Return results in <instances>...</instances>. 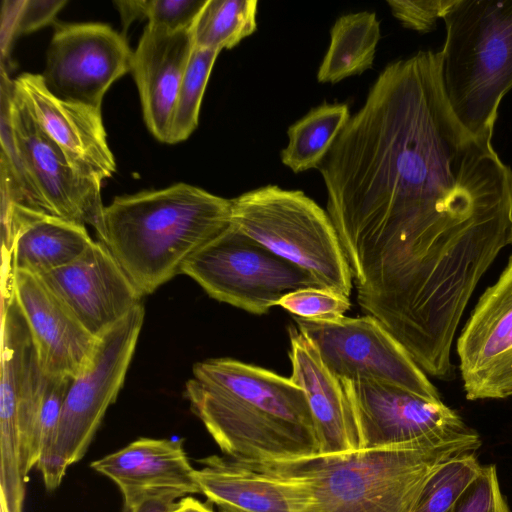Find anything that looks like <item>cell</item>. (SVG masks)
<instances>
[{"label": "cell", "mask_w": 512, "mask_h": 512, "mask_svg": "<svg viewBox=\"0 0 512 512\" xmlns=\"http://www.w3.org/2000/svg\"><path fill=\"white\" fill-rule=\"evenodd\" d=\"M443 91L440 53L388 64L318 167L327 213L368 314L462 312L512 240V170Z\"/></svg>", "instance_id": "cell-1"}, {"label": "cell", "mask_w": 512, "mask_h": 512, "mask_svg": "<svg viewBox=\"0 0 512 512\" xmlns=\"http://www.w3.org/2000/svg\"><path fill=\"white\" fill-rule=\"evenodd\" d=\"M192 371L185 397L225 456L261 463L320 454L306 395L290 378L226 357Z\"/></svg>", "instance_id": "cell-2"}, {"label": "cell", "mask_w": 512, "mask_h": 512, "mask_svg": "<svg viewBox=\"0 0 512 512\" xmlns=\"http://www.w3.org/2000/svg\"><path fill=\"white\" fill-rule=\"evenodd\" d=\"M480 446L478 433L467 426L422 443L242 463L307 483L312 503L303 512H413L427 481L443 464Z\"/></svg>", "instance_id": "cell-3"}, {"label": "cell", "mask_w": 512, "mask_h": 512, "mask_svg": "<svg viewBox=\"0 0 512 512\" xmlns=\"http://www.w3.org/2000/svg\"><path fill=\"white\" fill-rule=\"evenodd\" d=\"M231 212V199L185 183L120 196L104 207L102 242L138 290L151 294L231 225Z\"/></svg>", "instance_id": "cell-4"}, {"label": "cell", "mask_w": 512, "mask_h": 512, "mask_svg": "<svg viewBox=\"0 0 512 512\" xmlns=\"http://www.w3.org/2000/svg\"><path fill=\"white\" fill-rule=\"evenodd\" d=\"M442 19L446 100L470 134L492 137L501 99L512 88V0H454Z\"/></svg>", "instance_id": "cell-5"}, {"label": "cell", "mask_w": 512, "mask_h": 512, "mask_svg": "<svg viewBox=\"0 0 512 512\" xmlns=\"http://www.w3.org/2000/svg\"><path fill=\"white\" fill-rule=\"evenodd\" d=\"M231 201L235 228L309 272L322 288L349 297L352 275L338 233L303 191L266 185Z\"/></svg>", "instance_id": "cell-6"}, {"label": "cell", "mask_w": 512, "mask_h": 512, "mask_svg": "<svg viewBox=\"0 0 512 512\" xmlns=\"http://www.w3.org/2000/svg\"><path fill=\"white\" fill-rule=\"evenodd\" d=\"M142 303L98 338L90 365L73 379L55 434L36 468L45 488L57 489L67 469L86 454L108 407L120 392L143 325Z\"/></svg>", "instance_id": "cell-7"}, {"label": "cell", "mask_w": 512, "mask_h": 512, "mask_svg": "<svg viewBox=\"0 0 512 512\" xmlns=\"http://www.w3.org/2000/svg\"><path fill=\"white\" fill-rule=\"evenodd\" d=\"M46 381L10 286L2 290L0 493L11 508L23 505L26 478L36 467L33 437Z\"/></svg>", "instance_id": "cell-8"}, {"label": "cell", "mask_w": 512, "mask_h": 512, "mask_svg": "<svg viewBox=\"0 0 512 512\" xmlns=\"http://www.w3.org/2000/svg\"><path fill=\"white\" fill-rule=\"evenodd\" d=\"M181 274L211 298L256 315L266 314L289 292L321 287L309 272L249 238L232 222L186 261Z\"/></svg>", "instance_id": "cell-9"}, {"label": "cell", "mask_w": 512, "mask_h": 512, "mask_svg": "<svg viewBox=\"0 0 512 512\" xmlns=\"http://www.w3.org/2000/svg\"><path fill=\"white\" fill-rule=\"evenodd\" d=\"M19 185L36 211L92 226L104 237L101 183L85 176L42 131L14 92L9 103Z\"/></svg>", "instance_id": "cell-10"}, {"label": "cell", "mask_w": 512, "mask_h": 512, "mask_svg": "<svg viewBox=\"0 0 512 512\" xmlns=\"http://www.w3.org/2000/svg\"><path fill=\"white\" fill-rule=\"evenodd\" d=\"M294 320L337 379L382 381L441 400L424 371L374 317L344 316L334 321L294 317Z\"/></svg>", "instance_id": "cell-11"}, {"label": "cell", "mask_w": 512, "mask_h": 512, "mask_svg": "<svg viewBox=\"0 0 512 512\" xmlns=\"http://www.w3.org/2000/svg\"><path fill=\"white\" fill-rule=\"evenodd\" d=\"M125 37L102 23L58 25L41 74L56 97L101 109L110 86L132 69Z\"/></svg>", "instance_id": "cell-12"}, {"label": "cell", "mask_w": 512, "mask_h": 512, "mask_svg": "<svg viewBox=\"0 0 512 512\" xmlns=\"http://www.w3.org/2000/svg\"><path fill=\"white\" fill-rule=\"evenodd\" d=\"M340 382L356 421L361 449L422 443L467 427L442 400L382 381Z\"/></svg>", "instance_id": "cell-13"}, {"label": "cell", "mask_w": 512, "mask_h": 512, "mask_svg": "<svg viewBox=\"0 0 512 512\" xmlns=\"http://www.w3.org/2000/svg\"><path fill=\"white\" fill-rule=\"evenodd\" d=\"M457 353L468 400L512 396V255L467 320Z\"/></svg>", "instance_id": "cell-14"}, {"label": "cell", "mask_w": 512, "mask_h": 512, "mask_svg": "<svg viewBox=\"0 0 512 512\" xmlns=\"http://www.w3.org/2000/svg\"><path fill=\"white\" fill-rule=\"evenodd\" d=\"M38 276L96 338L126 317L144 296L100 240L73 262Z\"/></svg>", "instance_id": "cell-15"}, {"label": "cell", "mask_w": 512, "mask_h": 512, "mask_svg": "<svg viewBox=\"0 0 512 512\" xmlns=\"http://www.w3.org/2000/svg\"><path fill=\"white\" fill-rule=\"evenodd\" d=\"M11 290L48 378H76L90 365L98 344L71 309L40 276L11 272Z\"/></svg>", "instance_id": "cell-16"}, {"label": "cell", "mask_w": 512, "mask_h": 512, "mask_svg": "<svg viewBox=\"0 0 512 512\" xmlns=\"http://www.w3.org/2000/svg\"><path fill=\"white\" fill-rule=\"evenodd\" d=\"M14 92L42 131L85 176L102 184L116 169L101 109L62 100L46 87L41 74L13 80Z\"/></svg>", "instance_id": "cell-17"}, {"label": "cell", "mask_w": 512, "mask_h": 512, "mask_svg": "<svg viewBox=\"0 0 512 512\" xmlns=\"http://www.w3.org/2000/svg\"><path fill=\"white\" fill-rule=\"evenodd\" d=\"M3 259L11 272L41 275L80 257L94 242L81 223L45 214L1 198Z\"/></svg>", "instance_id": "cell-18"}, {"label": "cell", "mask_w": 512, "mask_h": 512, "mask_svg": "<svg viewBox=\"0 0 512 512\" xmlns=\"http://www.w3.org/2000/svg\"><path fill=\"white\" fill-rule=\"evenodd\" d=\"M90 467L118 486L124 503L158 494L183 498L200 493L182 439L139 438Z\"/></svg>", "instance_id": "cell-19"}, {"label": "cell", "mask_w": 512, "mask_h": 512, "mask_svg": "<svg viewBox=\"0 0 512 512\" xmlns=\"http://www.w3.org/2000/svg\"><path fill=\"white\" fill-rule=\"evenodd\" d=\"M194 477L200 493L218 506L240 512H303L312 503L307 483L282 478L227 456L198 460Z\"/></svg>", "instance_id": "cell-20"}, {"label": "cell", "mask_w": 512, "mask_h": 512, "mask_svg": "<svg viewBox=\"0 0 512 512\" xmlns=\"http://www.w3.org/2000/svg\"><path fill=\"white\" fill-rule=\"evenodd\" d=\"M193 47L191 30L169 32L146 25L133 52L131 72L144 121L152 135L164 143Z\"/></svg>", "instance_id": "cell-21"}, {"label": "cell", "mask_w": 512, "mask_h": 512, "mask_svg": "<svg viewBox=\"0 0 512 512\" xmlns=\"http://www.w3.org/2000/svg\"><path fill=\"white\" fill-rule=\"evenodd\" d=\"M290 379L305 393L316 426L320 454H342L361 449L356 421L342 384L324 365L312 343L289 327Z\"/></svg>", "instance_id": "cell-22"}, {"label": "cell", "mask_w": 512, "mask_h": 512, "mask_svg": "<svg viewBox=\"0 0 512 512\" xmlns=\"http://www.w3.org/2000/svg\"><path fill=\"white\" fill-rule=\"evenodd\" d=\"M380 38L375 13L340 16L331 29L330 44L317 72L318 82L333 84L370 69Z\"/></svg>", "instance_id": "cell-23"}, {"label": "cell", "mask_w": 512, "mask_h": 512, "mask_svg": "<svg viewBox=\"0 0 512 512\" xmlns=\"http://www.w3.org/2000/svg\"><path fill=\"white\" fill-rule=\"evenodd\" d=\"M350 117L344 103H323L311 109L288 128L282 163L294 173L318 169Z\"/></svg>", "instance_id": "cell-24"}, {"label": "cell", "mask_w": 512, "mask_h": 512, "mask_svg": "<svg viewBox=\"0 0 512 512\" xmlns=\"http://www.w3.org/2000/svg\"><path fill=\"white\" fill-rule=\"evenodd\" d=\"M256 0H207L192 28L195 48L232 49L256 30Z\"/></svg>", "instance_id": "cell-25"}, {"label": "cell", "mask_w": 512, "mask_h": 512, "mask_svg": "<svg viewBox=\"0 0 512 512\" xmlns=\"http://www.w3.org/2000/svg\"><path fill=\"white\" fill-rule=\"evenodd\" d=\"M219 53L193 47L177 94L166 143L184 141L196 129L206 85Z\"/></svg>", "instance_id": "cell-26"}, {"label": "cell", "mask_w": 512, "mask_h": 512, "mask_svg": "<svg viewBox=\"0 0 512 512\" xmlns=\"http://www.w3.org/2000/svg\"><path fill=\"white\" fill-rule=\"evenodd\" d=\"M481 467L476 452L449 460L429 478L413 512H454L457 500Z\"/></svg>", "instance_id": "cell-27"}, {"label": "cell", "mask_w": 512, "mask_h": 512, "mask_svg": "<svg viewBox=\"0 0 512 512\" xmlns=\"http://www.w3.org/2000/svg\"><path fill=\"white\" fill-rule=\"evenodd\" d=\"M64 0H5L2 3L1 20V62L8 60L13 40L33 32L53 21L65 6Z\"/></svg>", "instance_id": "cell-28"}, {"label": "cell", "mask_w": 512, "mask_h": 512, "mask_svg": "<svg viewBox=\"0 0 512 512\" xmlns=\"http://www.w3.org/2000/svg\"><path fill=\"white\" fill-rule=\"evenodd\" d=\"M295 317L334 321L344 317L350 309L348 296L321 287L297 289L284 295L277 303Z\"/></svg>", "instance_id": "cell-29"}, {"label": "cell", "mask_w": 512, "mask_h": 512, "mask_svg": "<svg viewBox=\"0 0 512 512\" xmlns=\"http://www.w3.org/2000/svg\"><path fill=\"white\" fill-rule=\"evenodd\" d=\"M454 512H510L498 481L495 465L481 467L456 502Z\"/></svg>", "instance_id": "cell-30"}, {"label": "cell", "mask_w": 512, "mask_h": 512, "mask_svg": "<svg viewBox=\"0 0 512 512\" xmlns=\"http://www.w3.org/2000/svg\"><path fill=\"white\" fill-rule=\"evenodd\" d=\"M207 0H142L147 25L169 32L191 30Z\"/></svg>", "instance_id": "cell-31"}, {"label": "cell", "mask_w": 512, "mask_h": 512, "mask_svg": "<svg viewBox=\"0 0 512 512\" xmlns=\"http://www.w3.org/2000/svg\"><path fill=\"white\" fill-rule=\"evenodd\" d=\"M454 0H389L393 16L403 26L418 32L432 30Z\"/></svg>", "instance_id": "cell-32"}, {"label": "cell", "mask_w": 512, "mask_h": 512, "mask_svg": "<svg viewBox=\"0 0 512 512\" xmlns=\"http://www.w3.org/2000/svg\"><path fill=\"white\" fill-rule=\"evenodd\" d=\"M179 497L173 494H158L124 503L122 512H173Z\"/></svg>", "instance_id": "cell-33"}, {"label": "cell", "mask_w": 512, "mask_h": 512, "mask_svg": "<svg viewBox=\"0 0 512 512\" xmlns=\"http://www.w3.org/2000/svg\"><path fill=\"white\" fill-rule=\"evenodd\" d=\"M173 512H214L211 506L196 498L185 496L180 498Z\"/></svg>", "instance_id": "cell-34"}, {"label": "cell", "mask_w": 512, "mask_h": 512, "mask_svg": "<svg viewBox=\"0 0 512 512\" xmlns=\"http://www.w3.org/2000/svg\"><path fill=\"white\" fill-rule=\"evenodd\" d=\"M219 512H240L233 509H227V508H219Z\"/></svg>", "instance_id": "cell-35"}, {"label": "cell", "mask_w": 512, "mask_h": 512, "mask_svg": "<svg viewBox=\"0 0 512 512\" xmlns=\"http://www.w3.org/2000/svg\"><path fill=\"white\" fill-rule=\"evenodd\" d=\"M0 512H8L5 506L0 502Z\"/></svg>", "instance_id": "cell-36"}, {"label": "cell", "mask_w": 512, "mask_h": 512, "mask_svg": "<svg viewBox=\"0 0 512 512\" xmlns=\"http://www.w3.org/2000/svg\"><path fill=\"white\" fill-rule=\"evenodd\" d=\"M511 244H512V240H511Z\"/></svg>", "instance_id": "cell-37"}]
</instances>
